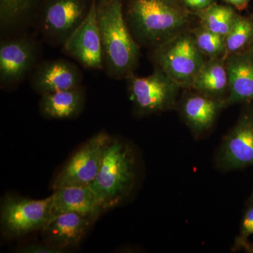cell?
<instances>
[{
    "label": "cell",
    "instance_id": "6da1fadb",
    "mask_svg": "<svg viewBox=\"0 0 253 253\" xmlns=\"http://www.w3.org/2000/svg\"><path fill=\"white\" fill-rule=\"evenodd\" d=\"M103 58L115 78L132 74L139 58V48L128 29L120 0H110L97 6Z\"/></svg>",
    "mask_w": 253,
    "mask_h": 253
},
{
    "label": "cell",
    "instance_id": "7a4b0ae2",
    "mask_svg": "<svg viewBox=\"0 0 253 253\" xmlns=\"http://www.w3.org/2000/svg\"><path fill=\"white\" fill-rule=\"evenodd\" d=\"M136 179V161L128 145L110 139L99 172L90 184L103 211L116 206L130 192Z\"/></svg>",
    "mask_w": 253,
    "mask_h": 253
},
{
    "label": "cell",
    "instance_id": "3957f363",
    "mask_svg": "<svg viewBox=\"0 0 253 253\" xmlns=\"http://www.w3.org/2000/svg\"><path fill=\"white\" fill-rule=\"evenodd\" d=\"M128 18L143 41L157 46L181 33L188 23L185 13L168 0H131Z\"/></svg>",
    "mask_w": 253,
    "mask_h": 253
},
{
    "label": "cell",
    "instance_id": "277c9868",
    "mask_svg": "<svg viewBox=\"0 0 253 253\" xmlns=\"http://www.w3.org/2000/svg\"><path fill=\"white\" fill-rule=\"evenodd\" d=\"M194 36L181 33L158 46L154 59L161 69L179 86H190L206 61Z\"/></svg>",
    "mask_w": 253,
    "mask_h": 253
},
{
    "label": "cell",
    "instance_id": "5b68a950",
    "mask_svg": "<svg viewBox=\"0 0 253 253\" xmlns=\"http://www.w3.org/2000/svg\"><path fill=\"white\" fill-rule=\"evenodd\" d=\"M51 196L33 200L7 195L1 201V232L10 238L19 237L43 228L51 217Z\"/></svg>",
    "mask_w": 253,
    "mask_h": 253
},
{
    "label": "cell",
    "instance_id": "8992f818",
    "mask_svg": "<svg viewBox=\"0 0 253 253\" xmlns=\"http://www.w3.org/2000/svg\"><path fill=\"white\" fill-rule=\"evenodd\" d=\"M131 99L136 110L142 114L172 109L180 87L158 68L147 77L128 76Z\"/></svg>",
    "mask_w": 253,
    "mask_h": 253
},
{
    "label": "cell",
    "instance_id": "52a82bcc",
    "mask_svg": "<svg viewBox=\"0 0 253 253\" xmlns=\"http://www.w3.org/2000/svg\"><path fill=\"white\" fill-rule=\"evenodd\" d=\"M111 137L106 132H101L86 141L55 178L53 190L64 186L91 184L99 172L103 153Z\"/></svg>",
    "mask_w": 253,
    "mask_h": 253
},
{
    "label": "cell",
    "instance_id": "ba28073f",
    "mask_svg": "<svg viewBox=\"0 0 253 253\" xmlns=\"http://www.w3.org/2000/svg\"><path fill=\"white\" fill-rule=\"evenodd\" d=\"M64 49L86 68H102L104 58L95 1L81 24L66 38Z\"/></svg>",
    "mask_w": 253,
    "mask_h": 253
},
{
    "label": "cell",
    "instance_id": "9c48e42d",
    "mask_svg": "<svg viewBox=\"0 0 253 253\" xmlns=\"http://www.w3.org/2000/svg\"><path fill=\"white\" fill-rule=\"evenodd\" d=\"M217 161L226 170L253 166V111L243 114L224 137Z\"/></svg>",
    "mask_w": 253,
    "mask_h": 253
},
{
    "label": "cell",
    "instance_id": "30bf717a",
    "mask_svg": "<svg viewBox=\"0 0 253 253\" xmlns=\"http://www.w3.org/2000/svg\"><path fill=\"white\" fill-rule=\"evenodd\" d=\"M94 220L77 213L51 215L41 229L45 244L66 251L81 244Z\"/></svg>",
    "mask_w": 253,
    "mask_h": 253
},
{
    "label": "cell",
    "instance_id": "8fae6325",
    "mask_svg": "<svg viewBox=\"0 0 253 253\" xmlns=\"http://www.w3.org/2000/svg\"><path fill=\"white\" fill-rule=\"evenodd\" d=\"M51 197V215L73 212L95 221L103 211L90 184L64 186L55 190Z\"/></svg>",
    "mask_w": 253,
    "mask_h": 253
},
{
    "label": "cell",
    "instance_id": "7c38bea8",
    "mask_svg": "<svg viewBox=\"0 0 253 253\" xmlns=\"http://www.w3.org/2000/svg\"><path fill=\"white\" fill-rule=\"evenodd\" d=\"M229 95L225 106L253 101V52L251 49L229 55L225 59Z\"/></svg>",
    "mask_w": 253,
    "mask_h": 253
},
{
    "label": "cell",
    "instance_id": "4fadbf2b",
    "mask_svg": "<svg viewBox=\"0 0 253 253\" xmlns=\"http://www.w3.org/2000/svg\"><path fill=\"white\" fill-rule=\"evenodd\" d=\"M81 75L77 67L62 60L41 65L32 78V85L41 94L80 86Z\"/></svg>",
    "mask_w": 253,
    "mask_h": 253
},
{
    "label": "cell",
    "instance_id": "5bb4252c",
    "mask_svg": "<svg viewBox=\"0 0 253 253\" xmlns=\"http://www.w3.org/2000/svg\"><path fill=\"white\" fill-rule=\"evenodd\" d=\"M36 48L31 42L18 40L2 43L0 47V79L5 84L19 81L36 60Z\"/></svg>",
    "mask_w": 253,
    "mask_h": 253
},
{
    "label": "cell",
    "instance_id": "9a60e30c",
    "mask_svg": "<svg viewBox=\"0 0 253 253\" xmlns=\"http://www.w3.org/2000/svg\"><path fill=\"white\" fill-rule=\"evenodd\" d=\"M86 14L83 0H52L44 10L43 27L48 33L66 39Z\"/></svg>",
    "mask_w": 253,
    "mask_h": 253
},
{
    "label": "cell",
    "instance_id": "2e32d148",
    "mask_svg": "<svg viewBox=\"0 0 253 253\" xmlns=\"http://www.w3.org/2000/svg\"><path fill=\"white\" fill-rule=\"evenodd\" d=\"M224 101L199 93L188 96L181 105L184 121L196 134L208 130L215 122Z\"/></svg>",
    "mask_w": 253,
    "mask_h": 253
},
{
    "label": "cell",
    "instance_id": "e0dca14e",
    "mask_svg": "<svg viewBox=\"0 0 253 253\" xmlns=\"http://www.w3.org/2000/svg\"><path fill=\"white\" fill-rule=\"evenodd\" d=\"M84 103L81 87L42 94L40 109L43 116L51 119H69L78 116Z\"/></svg>",
    "mask_w": 253,
    "mask_h": 253
},
{
    "label": "cell",
    "instance_id": "ac0fdd59",
    "mask_svg": "<svg viewBox=\"0 0 253 253\" xmlns=\"http://www.w3.org/2000/svg\"><path fill=\"white\" fill-rule=\"evenodd\" d=\"M191 87L199 93L217 98L229 91V78L225 60L212 58L206 60L196 75Z\"/></svg>",
    "mask_w": 253,
    "mask_h": 253
},
{
    "label": "cell",
    "instance_id": "d6986e66",
    "mask_svg": "<svg viewBox=\"0 0 253 253\" xmlns=\"http://www.w3.org/2000/svg\"><path fill=\"white\" fill-rule=\"evenodd\" d=\"M201 26L210 31L225 38L230 31L237 14L233 8L214 3L207 9L196 11Z\"/></svg>",
    "mask_w": 253,
    "mask_h": 253
},
{
    "label": "cell",
    "instance_id": "ffe728a7",
    "mask_svg": "<svg viewBox=\"0 0 253 253\" xmlns=\"http://www.w3.org/2000/svg\"><path fill=\"white\" fill-rule=\"evenodd\" d=\"M225 59L229 55L243 51L253 40V21L244 16H236L230 31L225 38Z\"/></svg>",
    "mask_w": 253,
    "mask_h": 253
},
{
    "label": "cell",
    "instance_id": "44dd1931",
    "mask_svg": "<svg viewBox=\"0 0 253 253\" xmlns=\"http://www.w3.org/2000/svg\"><path fill=\"white\" fill-rule=\"evenodd\" d=\"M196 45L206 56L209 59L224 57L225 51V39L224 37L210 31L206 28H196L192 33Z\"/></svg>",
    "mask_w": 253,
    "mask_h": 253
},
{
    "label": "cell",
    "instance_id": "7402d4cb",
    "mask_svg": "<svg viewBox=\"0 0 253 253\" xmlns=\"http://www.w3.org/2000/svg\"><path fill=\"white\" fill-rule=\"evenodd\" d=\"M31 0H0V18L3 27L14 24L29 10Z\"/></svg>",
    "mask_w": 253,
    "mask_h": 253
},
{
    "label": "cell",
    "instance_id": "603a6c76",
    "mask_svg": "<svg viewBox=\"0 0 253 253\" xmlns=\"http://www.w3.org/2000/svg\"><path fill=\"white\" fill-rule=\"evenodd\" d=\"M253 236V204L248 208L241 222V231L239 237L236 239V247L245 248L251 250L248 240Z\"/></svg>",
    "mask_w": 253,
    "mask_h": 253
},
{
    "label": "cell",
    "instance_id": "cb8c5ba5",
    "mask_svg": "<svg viewBox=\"0 0 253 253\" xmlns=\"http://www.w3.org/2000/svg\"><path fill=\"white\" fill-rule=\"evenodd\" d=\"M18 252L23 253H64L65 251L45 244L44 245H26L19 249Z\"/></svg>",
    "mask_w": 253,
    "mask_h": 253
},
{
    "label": "cell",
    "instance_id": "d4e9b609",
    "mask_svg": "<svg viewBox=\"0 0 253 253\" xmlns=\"http://www.w3.org/2000/svg\"><path fill=\"white\" fill-rule=\"evenodd\" d=\"M186 6L196 11L207 9L214 4V0H181Z\"/></svg>",
    "mask_w": 253,
    "mask_h": 253
},
{
    "label": "cell",
    "instance_id": "484cf974",
    "mask_svg": "<svg viewBox=\"0 0 253 253\" xmlns=\"http://www.w3.org/2000/svg\"><path fill=\"white\" fill-rule=\"evenodd\" d=\"M224 1L235 6L236 9L243 10L248 6L251 0H224Z\"/></svg>",
    "mask_w": 253,
    "mask_h": 253
},
{
    "label": "cell",
    "instance_id": "4316f807",
    "mask_svg": "<svg viewBox=\"0 0 253 253\" xmlns=\"http://www.w3.org/2000/svg\"><path fill=\"white\" fill-rule=\"evenodd\" d=\"M169 2L172 3V4L176 5L177 6V4H176V3H177L178 0H168Z\"/></svg>",
    "mask_w": 253,
    "mask_h": 253
},
{
    "label": "cell",
    "instance_id": "83f0119b",
    "mask_svg": "<svg viewBox=\"0 0 253 253\" xmlns=\"http://www.w3.org/2000/svg\"><path fill=\"white\" fill-rule=\"evenodd\" d=\"M250 45H251V49H251V51H252L253 52V41L251 42V44H250Z\"/></svg>",
    "mask_w": 253,
    "mask_h": 253
},
{
    "label": "cell",
    "instance_id": "f1b7e54d",
    "mask_svg": "<svg viewBox=\"0 0 253 253\" xmlns=\"http://www.w3.org/2000/svg\"><path fill=\"white\" fill-rule=\"evenodd\" d=\"M110 1V0H101V2H105V1Z\"/></svg>",
    "mask_w": 253,
    "mask_h": 253
},
{
    "label": "cell",
    "instance_id": "f546056e",
    "mask_svg": "<svg viewBox=\"0 0 253 253\" xmlns=\"http://www.w3.org/2000/svg\"><path fill=\"white\" fill-rule=\"evenodd\" d=\"M252 204H253V196H252Z\"/></svg>",
    "mask_w": 253,
    "mask_h": 253
}]
</instances>
